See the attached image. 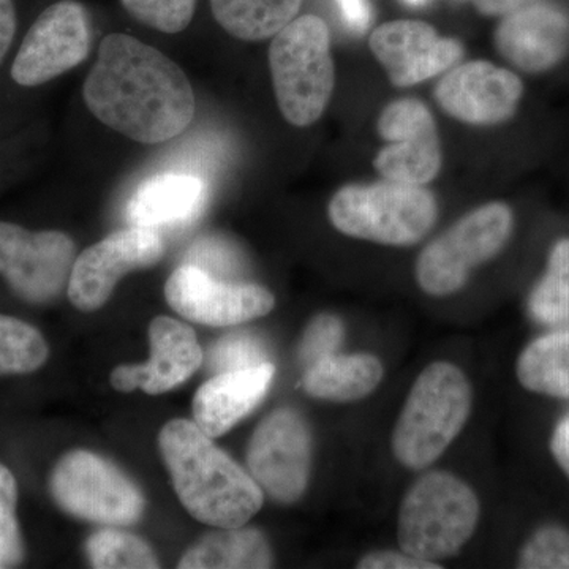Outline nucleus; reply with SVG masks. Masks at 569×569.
Returning <instances> with one entry per match:
<instances>
[{"label": "nucleus", "mask_w": 569, "mask_h": 569, "mask_svg": "<svg viewBox=\"0 0 569 569\" xmlns=\"http://www.w3.org/2000/svg\"><path fill=\"white\" fill-rule=\"evenodd\" d=\"M378 134L388 141L377 152L373 168L387 181L426 186L443 163L440 134L432 112L418 99H397L380 112Z\"/></svg>", "instance_id": "f8f14e48"}, {"label": "nucleus", "mask_w": 569, "mask_h": 569, "mask_svg": "<svg viewBox=\"0 0 569 569\" xmlns=\"http://www.w3.org/2000/svg\"><path fill=\"white\" fill-rule=\"evenodd\" d=\"M50 490L67 515L100 526H132L144 512V496L132 479L102 456L82 449L59 460Z\"/></svg>", "instance_id": "6e6552de"}, {"label": "nucleus", "mask_w": 569, "mask_h": 569, "mask_svg": "<svg viewBox=\"0 0 569 569\" xmlns=\"http://www.w3.org/2000/svg\"><path fill=\"white\" fill-rule=\"evenodd\" d=\"M82 99L100 122L142 144L179 137L197 111L181 67L127 33L104 37L82 84Z\"/></svg>", "instance_id": "f257e3e1"}, {"label": "nucleus", "mask_w": 569, "mask_h": 569, "mask_svg": "<svg viewBox=\"0 0 569 569\" xmlns=\"http://www.w3.org/2000/svg\"><path fill=\"white\" fill-rule=\"evenodd\" d=\"M269 69L283 118L295 127L320 121L336 86L331 32L323 18L302 14L276 33Z\"/></svg>", "instance_id": "7ed1b4c3"}, {"label": "nucleus", "mask_w": 569, "mask_h": 569, "mask_svg": "<svg viewBox=\"0 0 569 569\" xmlns=\"http://www.w3.org/2000/svg\"><path fill=\"white\" fill-rule=\"evenodd\" d=\"M471 388L462 370L433 362L415 381L392 433V451L402 466L422 470L436 462L466 426Z\"/></svg>", "instance_id": "20e7f679"}, {"label": "nucleus", "mask_w": 569, "mask_h": 569, "mask_svg": "<svg viewBox=\"0 0 569 569\" xmlns=\"http://www.w3.org/2000/svg\"><path fill=\"white\" fill-rule=\"evenodd\" d=\"M478 13L485 17H507L511 11L522 9L535 0H471Z\"/></svg>", "instance_id": "c9c22d12"}, {"label": "nucleus", "mask_w": 569, "mask_h": 569, "mask_svg": "<svg viewBox=\"0 0 569 569\" xmlns=\"http://www.w3.org/2000/svg\"><path fill=\"white\" fill-rule=\"evenodd\" d=\"M359 569H440L436 561H427L396 550H377L367 553L358 563Z\"/></svg>", "instance_id": "473e14b6"}, {"label": "nucleus", "mask_w": 569, "mask_h": 569, "mask_svg": "<svg viewBox=\"0 0 569 569\" xmlns=\"http://www.w3.org/2000/svg\"><path fill=\"white\" fill-rule=\"evenodd\" d=\"M151 358L146 365H123L111 372V387L119 392L142 389L159 396L181 387L204 361V353L190 326L170 317L153 318L149 325Z\"/></svg>", "instance_id": "f3484780"}, {"label": "nucleus", "mask_w": 569, "mask_h": 569, "mask_svg": "<svg viewBox=\"0 0 569 569\" xmlns=\"http://www.w3.org/2000/svg\"><path fill=\"white\" fill-rule=\"evenodd\" d=\"M209 370L213 373L231 372V370L252 369L268 361V351L257 337L246 332H234L217 340L208 351Z\"/></svg>", "instance_id": "c85d7f7f"}, {"label": "nucleus", "mask_w": 569, "mask_h": 569, "mask_svg": "<svg viewBox=\"0 0 569 569\" xmlns=\"http://www.w3.org/2000/svg\"><path fill=\"white\" fill-rule=\"evenodd\" d=\"M302 0H211L213 18L244 41L271 39L298 17Z\"/></svg>", "instance_id": "5701e85b"}, {"label": "nucleus", "mask_w": 569, "mask_h": 569, "mask_svg": "<svg viewBox=\"0 0 569 569\" xmlns=\"http://www.w3.org/2000/svg\"><path fill=\"white\" fill-rule=\"evenodd\" d=\"M523 569H569V531L545 527L523 546L519 557Z\"/></svg>", "instance_id": "7c9ffc66"}, {"label": "nucleus", "mask_w": 569, "mask_h": 569, "mask_svg": "<svg viewBox=\"0 0 569 569\" xmlns=\"http://www.w3.org/2000/svg\"><path fill=\"white\" fill-rule=\"evenodd\" d=\"M478 520L479 501L470 486L443 471L427 473L400 505V550L436 563L449 559L473 537Z\"/></svg>", "instance_id": "423d86ee"}, {"label": "nucleus", "mask_w": 569, "mask_h": 569, "mask_svg": "<svg viewBox=\"0 0 569 569\" xmlns=\"http://www.w3.org/2000/svg\"><path fill=\"white\" fill-rule=\"evenodd\" d=\"M130 14L164 33H179L189 28L198 0H121Z\"/></svg>", "instance_id": "c756f323"}, {"label": "nucleus", "mask_w": 569, "mask_h": 569, "mask_svg": "<svg viewBox=\"0 0 569 569\" xmlns=\"http://www.w3.org/2000/svg\"><path fill=\"white\" fill-rule=\"evenodd\" d=\"M553 458L569 477V418L561 421L550 440Z\"/></svg>", "instance_id": "e433bc0d"}, {"label": "nucleus", "mask_w": 569, "mask_h": 569, "mask_svg": "<svg viewBox=\"0 0 569 569\" xmlns=\"http://www.w3.org/2000/svg\"><path fill=\"white\" fill-rule=\"evenodd\" d=\"M74 260L77 246L69 234L0 222V276L22 301H54L69 287Z\"/></svg>", "instance_id": "1a4fd4ad"}, {"label": "nucleus", "mask_w": 569, "mask_h": 569, "mask_svg": "<svg viewBox=\"0 0 569 569\" xmlns=\"http://www.w3.org/2000/svg\"><path fill=\"white\" fill-rule=\"evenodd\" d=\"M208 200V187L197 176L164 173L138 187L127 204L130 227H178L200 216Z\"/></svg>", "instance_id": "aec40b11"}, {"label": "nucleus", "mask_w": 569, "mask_h": 569, "mask_svg": "<svg viewBox=\"0 0 569 569\" xmlns=\"http://www.w3.org/2000/svg\"><path fill=\"white\" fill-rule=\"evenodd\" d=\"M369 48L396 88H411L458 66L463 44L425 21L396 20L370 33Z\"/></svg>", "instance_id": "2eb2a0df"}, {"label": "nucleus", "mask_w": 569, "mask_h": 569, "mask_svg": "<svg viewBox=\"0 0 569 569\" xmlns=\"http://www.w3.org/2000/svg\"><path fill=\"white\" fill-rule=\"evenodd\" d=\"M89 13L80 2L61 0L37 18L11 66V78L36 88L80 66L91 52Z\"/></svg>", "instance_id": "9b49d317"}, {"label": "nucleus", "mask_w": 569, "mask_h": 569, "mask_svg": "<svg viewBox=\"0 0 569 569\" xmlns=\"http://www.w3.org/2000/svg\"><path fill=\"white\" fill-rule=\"evenodd\" d=\"M531 316L556 325L569 318V239H561L550 252L548 271L530 296Z\"/></svg>", "instance_id": "a878e982"}, {"label": "nucleus", "mask_w": 569, "mask_h": 569, "mask_svg": "<svg viewBox=\"0 0 569 569\" xmlns=\"http://www.w3.org/2000/svg\"><path fill=\"white\" fill-rule=\"evenodd\" d=\"M164 254V242L152 228L129 227L114 231L74 260L67 295L81 312L107 305L116 284L129 272L152 268Z\"/></svg>", "instance_id": "ddd939ff"}, {"label": "nucleus", "mask_w": 569, "mask_h": 569, "mask_svg": "<svg viewBox=\"0 0 569 569\" xmlns=\"http://www.w3.org/2000/svg\"><path fill=\"white\" fill-rule=\"evenodd\" d=\"M332 227L340 233L377 244H418L437 222L436 197L425 186L392 181L348 183L328 206Z\"/></svg>", "instance_id": "39448f33"}, {"label": "nucleus", "mask_w": 569, "mask_h": 569, "mask_svg": "<svg viewBox=\"0 0 569 569\" xmlns=\"http://www.w3.org/2000/svg\"><path fill=\"white\" fill-rule=\"evenodd\" d=\"M176 493L190 516L217 529L242 527L263 507L260 486L197 422L173 419L159 436Z\"/></svg>", "instance_id": "f03ea898"}, {"label": "nucleus", "mask_w": 569, "mask_h": 569, "mask_svg": "<svg viewBox=\"0 0 569 569\" xmlns=\"http://www.w3.org/2000/svg\"><path fill=\"white\" fill-rule=\"evenodd\" d=\"M274 563L271 546L261 531L234 527L206 535L183 553L179 568H271Z\"/></svg>", "instance_id": "4be33fe9"}, {"label": "nucleus", "mask_w": 569, "mask_h": 569, "mask_svg": "<svg viewBox=\"0 0 569 569\" xmlns=\"http://www.w3.org/2000/svg\"><path fill=\"white\" fill-rule=\"evenodd\" d=\"M164 298L179 316L206 326H233L268 316L276 298L257 283L224 282L193 264L174 269Z\"/></svg>", "instance_id": "4468645a"}, {"label": "nucleus", "mask_w": 569, "mask_h": 569, "mask_svg": "<svg viewBox=\"0 0 569 569\" xmlns=\"http://www.w3.org/2000/svg\"><path fill=\"white\" fill-rule=\"evenodd\" d=\"M523 84L518 74L488 61L459 63L437 82L438 107L468 126H498L518 112Z\"/></svg>", "instance_id": "dca6fc26"}, {"label": "nucleus", "mask_w": 569, "mask_h": 569, "mask_svg": "<svg viewBox=\"0 0 569 569\" xmlns=\"http://www.w3.org/2000/svg\"><path fill=\"white\" fill-rule=\"evenodd\" d=\"M48 356L50 348L39 329L18 318L0 316V377L36 372Z\"/></svg>", "instance_id": "393cba45"}, {"label": "nucleus", "mask_w": 569, "mask_h": 569, "mask_svg": "<svg viewBox=\"0 0 569 569\" xmlns=\"http://www.w3.org/2000/svg\"><path fill=\"white\" fill-rule=\"evenodd\" d=\"M17 505V479L0 463V569L18 567L24 557Z\"/></svg>", "instance_id": "cd10ccee"}, {"label": "nucleus", "mask_w": 569, "mask_h": 569, "mask_svg": "<svg viewBox=\"0 0 569 569\" xmlns=\"http://www.w3.org/2000/svg\"><path fill=\"white\" fill-rule=\"evenodd\" d=\"M274 376L276 367L271 362L216 373L193 397L194 422L206 436H224L264 399Z\"/></svg>", "instance_id": "6ab92c4d"}, {"label": "nucleus", "mask_w": 569, "mask_h": 569, "mask_svg": "<svg viewBox=\"0 0 569 569\" xmlns=\"http://www.w3.org/2000/svg\"><path fill=\"white\" fill-rule=\"evenodd\" d=\"M86 553L97 569L159 568L153 550L141 538L123 531L104 529L93 533L86 542Z\"/></svg>", "instance_id": "bb28decb"}, {"label": "nucleus", "mask_w": 569, "mask_h": 569, "mask_svg": "<svg viewBox=\"0 0 569 569\" xmlns=\"http://www.w3.org/2000/svg\"><path fill=\"white\" fill-rule=\"evenodd\" d=\"M17 33V10L13 0H0V63L6 59Z\"/></svg>", "instance_id": "f704fd0d"}, {"label": "nucleus", "mask_w": 569, "mask_h": 569, "mask_svg": "<svg viewBox=\"0 0 569 569\" xmlns=\"http://www.w3.org/2000/svg\"><path fill=\"white\" fill-rule=\"evenodd\" d=\"M515 217L505 203H488L468 212L433 239L417 261V280L427 295L448 296L467 283L471 271L501 252Z\"/></svg>", "instance_id": "0eeeda50"}, {"label": "nucleus", "mask_w": 569, "mask_h": 569, "mask_svg": "<svg viewBox=\"0 0 569 569\" xmlns=\"http://www.w3.org/2000/svg\"><path fill=\"white\" fill-rule=\"evenodd\" d=\"M383 366L372 355H332L306 369L307 395L332 402H353L376 391Z\"/></svg>", "instance_id": "412c9836"}, {"label": "nucleus", "mask_w": 569, "mask_h": 569, "mask_svg": "<svg viewBox=\"0 0 569 569\" xmlns=\"http://www.w3.org/2000/svg\"><path fill=\"white\" fill-rule=\"evenodd\" d=\"M518 378L529 391L569 399V331L531 342L520 355Z\"/></svg>", "instance_id": "b1692460"}, {"label": "nucleus", "mask_w": 569, "mask_h": 569, "mask_svg": "<svg viewBox=\"0 0 569 569\" xmlns=\"http://www.w3.org/2000/svg\"><path fill=\"white\" fill-rule=\"evenodd\" d=\"M497 51L516 69L542 73L559 66L569 51V17L559 7L531 2L498 24Z\"/></svg>", "instance_id": "a211bd4d"}, {"label": "nucleus", "mask_w": 569, "mask_h": 569, "mask_svg": "<svg viewBox=\"0 0 569 569\" xmlns=\"http://www.w3.org/2000/svg\"><path fill=\"white\" fill-rule=\"evenodd\" d=\"M410 6H422V3H426L427 0H407Z\"/></svg>", "instance_id": "4c0bfd02"}, {"label": "nucleus", "mask_w": 569, "mask_h": 569, "mask_svg": "<svg viewBox=\"0 0 569 569\" xmlns=\"http://www.w3.org/2000/svg\"><path fill=\"white\" fill-rule=\"evenodd\" d=\"M337 7H339L340 13H342L343 20L355 31L362 32L369 28L370 13L369 0H336Z\"/></svg>", "instance_id": "72a5a7b5"}, {"label": "nucleus", "mask_w": 569, "mask_h": 569, "mask_svg": "<svg viewBox=\"0 0 569 569\" xmlns=\"http://www.w3.org/2000/svg\"><path fill=\"white\" fill-rule=\"evenodd\" d=\"M343 342V323L335 316H318L307 326L301 343H299L298 358L305 369L336 355L337 348Z\"/></svg>", "instance_id": "2f4dec72"}, {"label": "nucleus", "mask_w": 569, "mask_h": 569, "mask_svg": "<svg viewBox=\"0 0 569 569\" xmlns=\"http://www.w3.org/2000/svg\"><path fill=\"white\" fill-rule=\"evenodd\" d=\"M312 433L290 408L272 411L254 429L247 447L250 477L279 503H295L309 485Z\"/></svg>", "instance_id": "9d476101"}]
</instances>
